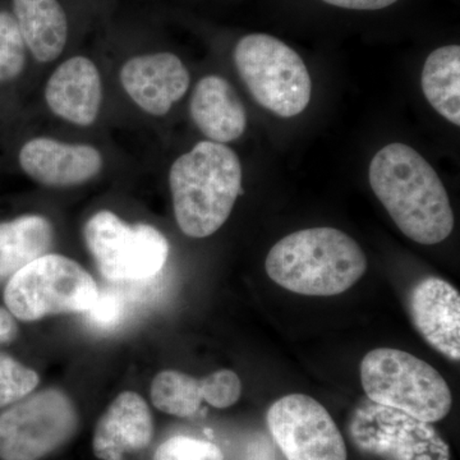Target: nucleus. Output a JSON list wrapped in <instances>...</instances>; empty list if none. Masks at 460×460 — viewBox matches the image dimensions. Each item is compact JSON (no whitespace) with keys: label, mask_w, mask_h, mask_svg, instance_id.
<instances>
[{"label":"nucleus","mask_w":460,"mask_h":460,"mask_svg":"<svg viewBox=\"0 0 460 460\" xmlns=\"http://www.w3.org/2000/svg\"><path fill=\"white\" fill-rule=\"evenodd\" d=\"M326 4L354 11H378L394 4L398 0H323Z\"/></svg>","instance_id":"26"},{"label":"nucleus","mask_w":460,"mask_h":460,"mask_svg":"<svg viewBox=\"0 0 460 460\" xmlns=\"http://www.w3.org/2000/svg\"><path fill=\"white\" fill-rule=\"evenodd\" d=\"M87 321L91 326L100 330L113 329L123 319L124 305L122 298L114 293L98 296L93 305L86 311Z\"/></svg>","instance_id":"25"},{"label":"nucleus","mask_w":460,"mask_h":460,"mask_svg":"<svg viewBox=\"0 0 460 460\" xmlns=\"http://www.w3.org/2000/svg\"><path fill=\"white\" fill-rule=\"evenodd\" d=\"M151 460H224V454L210 441L172 436L157 447Z\"/></svg>","instance_id":"23"},{"label":"nucleus","mask_w":460,"mask_h":460,"mask_svg":"<svg viewBox=\"0 0 460 460\" xmlns=\"http://www.w3.org/2000/svg\"><path fill=\"white\" fill-rule=\"evenodd\" d=\"M234 65L257 104L283 118L308 107L313 83L304 59L286 42L266 33H250L234 48Z\"/></svg>","instance_id":"5"},{"label":"nucleus","mask_w":460,"mask_h":460,"mask_svg":"<svg viewBox=\"0 0 460 460\" xmlns=\"http://www.w3.org/2000/svg\"><path fill=\"white\" fill-rule=\"evenodd\" d=\"M18 334L16 317L7 308L0 307V344L13 341Z\"/></svg>","instance_id":"27"},{"label":"nucleus","mask_w":460,"mask_h":460,"mask_svg":"<svg viewBox=\"0 0 460 460\" xmlns=\"http://www.w3.org/2000/svg\"><path fill=\"white\" fill-rule=\"evenodd\" d=\"M190 114L208 141L226 145L246 131V109L237 91L222 75H205L196 84L190 95Z\"/></svg>","instance_id":"16"},{"label":"nucleus","mask_w":460,"mask_h":460,"mask_svg":"<svg viewBox=\"0 0 460 460\" xmlns=\"http://www.w3.org/2000/svg\"><path fill=\"white\" fill-rule=\"evenodd\" d=\"M40 383L35 371L7 353L0 352V408L8 407L31 394Z\"/></svg>","instance_id":"22"},{"label":"nucleus","mask_w":460,"mask_h":460,"mask_svg":"<svg viewBox=\"0 0 460 460\" xmlns=\"http://www.w3.org/2000/svg\"><path fill=\"white\" fill-rule=\"evenodd\" d=\"M154 438V420L141 395L124 392L109 405L93 432V454L102 460H124L146 449Z\"/></svg>","instance_id":"15"},{"label":"nucleus","mask_w":460,"mask_h":460,"mask_svg":"<svg viewBox=\"0 0 460 460\" xmlns=\"http://www.w3.org/2000/svg\"><path fill=\"white\" fill-rule=\"evenodd\" d=\"M18 164L27 177L48 189H72L95 180L104 169L98 147L39 136L23 144Z\"/></svg>","instance_id":"12"},{"label":"nucleus","mask_w":460,"mask_h":460,"mask_svg":"<svg viewBox=\"0 0 460 460\" xmlns=\"http://www.w3.org/2000/svg\"><path fill=\"white\" fill-rule=\"evenodd\" d=\"M204 390L199 378L180 371H163L154 378L151 402L171 416L189 419L201 407Z\"/></svg>","instance_id":"20"},{"label":"nucleus","mask_w":460,"mask_h":460,"mask_svg":"<svg viewBox=\"0 0 460 460\" xmlns=\"http://www.w3.org/2000/svg\"><path fill=\"white\" fill-rule=\"evenodd\" d=\"M411 323L438 352L459 362L460 295L452 284L429 277L411 288L408 296Z\"/></svg>","instance_id":"14"},{"label":"nucleus","mask_w":460,"mask_h":460,"mask_svg":"<svg viewBox=\"0 0 460 460\" xmlns=\"http://www.w3.org/2000/svg\"><path fill=\"white\" fill-rule=\"evenodd\" d=\"M54 230L41 215H22L0 222V280L9 279L39 257L47 255Z\"/></svg>","instance_id":"18"},{"label":"nucleus","mask_w":460,"mask_h":460,"mask_svg":"<svg viewBox=\"0 0 460 460\" xmlns=\"http://www.w3.org/2000/svg\"><path fill=\"white\" fill-rule=\"evenodd\" d=\"M350 443L378 460H450V447L432 423L371 402L357 405L348 422Z\"/></svg>","instance_id":"9"},{"label":"nucleus","mask_w":460,"mask_h":460,"mask_svg":"<svg viewBox=\"0 0 460 460\" xmlns=\"http://www.w3.org/2000/svg\"><path fill=\"white\" fill-rule=\"evenodd\" d=\"M241 160L224 144L201 141L175 159L169 189L178 226L190 238H206L228 220L242 192Z\"/></svg>","instance_id":"2"},{"label":"nucleus","mask_w":460,"mask_h":460,"mask_svg":"<svg viewBox=\"0 0 460 460\" xmlns=\"http://www.w3.org/2000/svg\"><path fill=\"white\" fill-rule=\"evenodd\" d=\"M272 281L310 296H332L350 289L367 269L361 246L341 230L321 226L280 239L265 262Z\"/></svg>","instance_id":"3"},{"label":"nucleus","mask_w":460,"mask_h":460,"mask_svg":"<svg viewBox=\"0 0 460 460\" xmlns=\"http://www.w3.org/2000/svg\"><path fill=\"white\" fill-rule=\"evenodd\" d=\"M44 99L59 119L81 128L93 126L104 99L99 66L89 57L68 58L48 78Z\"/></svg>","instance_id":"13"},{"label":"nucleus","mask_w":460,"mask_h":460,"mask_svg":"<svg viewBox=\"0 0 460 460\" xmlns=\"http://www.w3.org/2000/svg\"><path fill=\"white\" fill-rule=\"evenodd\" d=\"M12 14L36 62L51 63L62 56L69 23L59 0H12Z\"/></svg>","instance_id":"17"},{"label":"nucleus","mask_w":460,"mask_h":460,"mask_svg":"<svg viewBox=\"0 0 460 460\" xmlns=\"http://www.w3.org/2000/svg\"><path fill=\"white\" fill-rule=\"evenodd\" d=\"M361 383L371 402L404 411L423 422L444 420L453 407L445 378L419 357L377 348L363 357Z\"/></svg>","instance_id":"4"},{"label":"nucleus","mask_w":460,"mask_h":460,"mask_svg":"<svg viewBox=\"0 0 460 460\" xmlns=\"http://www.w3.org/2000/svg\"><path fill=\"white\" fill-rule=\"evenodd\" d=\"M119 83L144 113L164 117L189 93L190 75L180 57L155 51L127 59L120 66Z\"/></svg>","instance_id":"11"},{"label":"nucleus","mask_w":460,"mask_h":460,"mask_svg":"<svg viewBox=\"0 0 460 460\" xmlns=\"http://www.w3.org/2000/svg\"><path fill=\"white\" fill-rule=\"evenodd\" d=\"M422 90L431 107L460 126V47L447 45L429 54L422 71Z\"/></svg>","instance_id":"19"},{"label":"nucleus","mask_w":460,"mask_h":460,"mask_svg":"<svg viewBox=\"0 0 460 460\" xmlns=\"http://www.w3.org/2000/svg\"><path fill=\"white\" fill-rule=\"evenodd\" d=\"M371 189L405 237L438 244L452 234L454 213L431 164L414 148L393 142L370 164Z\"/></svg>","instance_id":"1"},{"label":"nucleus","mask_w":460,"mask_h":460,"mask_svg":"<svg viewBox=\"0 0 460 460\" xmlns=\"http://www.w3.org/2000/svg\"><path fill=\"white\" fill-rule=\"evenodd\" d=\"M95 280L80 263L62 255L39 257L9 278L4 304L18 320L86 313L98 298Z\"/></svg>","instance_id":"6"},{"label":"nucleus","mask_w":460,"mask_h":460,"mask_svg":"<svg viewBox=\"0 0 460 460\" xmlns=\"http://www.w3.org/2000/svg\"><path fill=\"white\" fill-rule=\"evenodd\" d=\"M84 242L100 274L111 281L144 280L162 270L169 242L148 224L123 222L113 211L102 210L84 224Z\"/></svg>","instance_id":"7"},{"label":"nucleus","mask_w":460,"mask_h":460,"mask_svg":"<svg viewBox=\"0 0 460 460\" xmlns=\"http://www.w3.org/2000/svg\"><path fill=\"white\" fill-rule=\"evenodd\" d=\"M204 401L211 407L226 410L239 401L242 395L241 378L235 372L219 370L202 378Z\"/></svg>","instance_id":"24"},{"label":"nucleus","mask_w":460,"mask_h":460,"mask_svg":"<svg viewBox=\"0 0 460 460\" xmlns=\"http://www.w3.org/2000/svg\"><path fill=\"white\" fill-rule=\"evenodd\" d=\"M268 426L287 460H347L337 423L316 399L290 394L268 411Z\"/></svg>","instance_id":"10"},{"label":"nucleus","mask_w":460,"mask_h":460,"mask_svg":"<svg viewBox=\"0 0 460 460\" xmlns=\"http://www.w3.org/2000/svg\"><path fill=\"white\" fill-rule=\"evenodd\" d=\"M78 414L57 389L27 395L0 413V460H41L74 438Z\"/></svg>","instance_id":"8"},{"label":"nucleus","mask_w":460,"mask_h":460,"mask_svg":"<svg viewBox=\"0 0 460 460\" xmlns=\"http://www.w3.org/2000/svg\"><path fill=\"white\" fill-rule=\"evenodd\" d=\"M26 42L12 12L0 11V84L17 80L27 65Z\"/></svg>","instance_id":"21"}]
</instances>
